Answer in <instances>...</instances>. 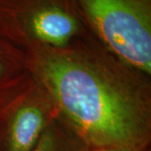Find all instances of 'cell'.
I'll return each mask as SVG.
<instances>
[{"label":"cell","instance_id":"8992f818","mask_svg":"<svg viewBox=\"0 0 151 151\" xmlns=\"http://www.w3.org/2000/svg\"><path fill=\"white\" fill-rule=\"evenodd\" d=\"M27 70L24 50L0 35V88Z\"/></svg>","mask_w":151,"mask_h":151},{"label":"cell","instance_id":"277c9868","mask_svg":"<svg viewBox=\"0 0 151 151\" xmlns=\"http://www.w3.org/2000/svg\"><path fill=\"white\" fill-rule=\"evenodd\" d=\"M58 114L40 81L24 71L0 88V151H30Z\"/></svg>","mask_w":151,"mask_h":151},{"label":"cell","instance_id":"3957f363","mask_svg":"<svg viewBox=\"0 0 151 151\" xmlns=\"http://www.w3.org/2000/svg\"><path fill=\"white\" fill-rule=\"evenodd\" d=\"M88 33L76 0H0V35L23 50L61 47Z\"/></svg>","mask_w":151,"mask_h":151},{"label":"cell","instance_id":"7a4b0ae2","mask_svg":"<svg viewBox=\"0 0 151 151\" xmlns=\"http://www.w3.org/2000/svg\"><path fill=\"white\" fill-rule=\"evenodd\" d=\"M90 35L151 76V0H76Z\"/></svg>","mask_w":151,"mask_h":151},{"label":"cell","instance_id":"5b68a950","mask_svg":"<svg viewBox=\"0 0 151 151\" xmlns=\"http://www.w3.org/2000/svg\"><path fill=\"white\" fill-rule=\"evenodd\" d=\"M91 150L59 114L44 130L30 151H88Z\"/></svg>","mask_w":151,"mask_h":151},{"label":"cell","instance_id":"ba28073f","mask_svg":"<svg viewBox=\"0 0 151 151\" xmlns=\"http://www.w3.org/2000/svg\"><path fill=\"white\" fill-rule=\"evenodd\" d=\"M147 151H150V150H147Z\"/></svg>","mask_w":151,"mask_h":151},{"label":"cell","instance_id":"52a82bcc","mask_svg":"<svg viewBox=\"0 0 151 151\" xmlns=\"http://www.w3.org/2000/svg\"><path fill=\"white\" fill-rule=\"evenodd\" d=\"M88 151H124L117 149H91Z\"/></svg>","mask_w":151,"mask_h":151},{"label":"cell","instance_id":"6da1fadb","mask_svg":"<svg viewBox=\"0 0 151 151\" xmlns=\"http://www.w3.org/2000/svg\"><path fill=\"white\" fill-rule=\"evenodd\" d=\"M27 69L59 115L90 149L147 151L151 143V76L86 34L61 47L24 50Z\"/></svg>","mask_w":151,"mask_h":151}]
</instances>
